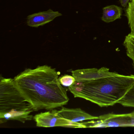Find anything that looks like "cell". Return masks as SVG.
Instances as JSON below:
<instances>
[{"label":"cell","instance_id":"obj_8","mask_svg":"<svg viewBox=\"0 0 134 134\" xmlns=\"http://www.w3.org/2000/svg\"><path fill=\"white\" fill-rule=\"evenodd\" d=\"M58 114L62 117L75 123H79L87 120H97L98 117L92 116L80 108H67L62 107L58 111Z\"/></svg>","mask_w":134,"mask_h":134},{"label":"cell","instance_id":"obj_7","mask_svg":"<svg viewBox=\"0 0 134 134\" xmlns=\"http://www.w3.org/2000/svg\"><path fill=\"white\" fill-rule=\"evenodd\" d=\"M62 15L58 12L50 9L46 11L35 13L27 17V24L29 26L37 28L49 23L57 17Z\"/></svg>","mask_w":134,"mask_h":134},{"label":"cell","instance_id":"obj_2","mask_svg":"<svg viewBox=\"0 0 134 134\" xmlns=\"http://www.w3.org/2000/svg\"><path fill=\"white\" fill-rule=\"evenodd\" d=\"M134 85V75L121 74L89 81H76L69 89L74 98L107 107L118 103Z\"/></svg>","mask_w":134,"mask_h":134},{"label":"cell","instance_id":"obj_14","mask_svg":"<svg viewBox=\"0 0 134 134\" xmlns=\"http://www.w3.org/2000/svg\"><path fill=\"white\" fill-rule=\"evenodd\" d=\"M130 0H119V2L121 5V7L125 8L127 6Z\"/></svg>","mask_w":134,"mask_h":134},{"label":"cell","instance_id":"obj_5","mask_svg":"<svg viewBox=\"0 0 134 134\" xmlns=\"http://www.w3.org/2000/svg\"><path fill=\"white\" fill-rule=\"evenodd\" d=\"M58 110H52L51 111L36 114L34 119L39 127H63L72 128H87L83 123H75L61 117L58 113Z\"/></svg>","mask_w":134,"mask_h":134},{"label":"cell","instance_id":"obj_15","mask_svg":"<svg viewBox=\"0 0 134 134\" xmlns=\"http://www.w3.org/2000/svg\"><path fill=\"white\" fill-rule=\"evenodd\" d=\"M130 1H132V2H134V0H130Z\"/></svg>","mask_w":134,"mask_h":134},{"label":"cell","instance_id":"obj_13","mask_svg":"<svg viewBox=\"0 0 134 134\" xmlns=\"http://www.w3.org/2000/svg\"><path fill=\"white\" fill-rule=\"evenodd\" d=\"M60 84L65 87H69L73 85L76 81L75 78L72 76L65 75L59 77Z\"/></svg>","mask_w":134,"mask_h":134},{"label":"cell","instance_id":"obj_11","mask_svg":"<svg viewBox=\"0 0 134 134\" xmlns=\"http://www.w3.org/2000/svg\"><path fill=\"white\" fill-rule=\"evenodd\" d=\"M125 12L131 32L134 33V2L129 1Z\"/></svg>","mask_w":134,"mask_h":134},{"label":"cell","instance_id":"obj_12","mask_svg":"<svg viewBox=\"0 0 134 134\" xmlns=\"http://www.w3.org/2000/svg\"><path fill=\"white\" fill-rule=\"evenodd\" d=\"M118 103L125 107H134V85Z\"/></svg>","mask_w":134,"mask_h":134},{"label":"cell","instance_id":"obj_6","mask_svg":"<svg viewBox=\"0 0 134 134\" xmlns=\"http://www.w3.org/2000/svg\"><path fill=\"white\" fill-rule=\"evenodd\" d=\"M76 81H89L108 77L116 76L121 74L110 71L109 69L103 67L100 69H82L71 71Z\"/></svg>","mask_w":134,"mask_h":134},{"label":"cell","instance_id":"obj_3","mask_svg":"<svg viewBox=\"0 0 134 134\" xmlns=\"http://www.w3.org/2000/svg\"><path fill=\"white\" fill-rule=\"evenodd\" d=\"M32 104L19 91L14 79L0 77V123L17 120L24 123L34 118Z\"/></svg>","mask_w":134,"mask_h":134},{"label":"cell","instance_id":"obj_10","mask_svg":"<svg viewBox=\"0 0 134 134\" xmlns=\"http://www.w3.org/2000/svg\"><path fill=\"white\" fill-rule=\"evenodd\" d=\"M123 44L127 56L131 59L134 67V33L130 32L125 37Z\"/></svg>","mask_w":134,"mask_h":134},{"label":"cell","instance_id":"obj_9","mask_svg":"<svg viewBox=\"0 0 134 134\" xmlns=\"http://www.w3.org/2000/svg\"><path fill=\"white\" fill-rule=\"evenodd\" d=\"M102 16L101 20L106 23L113 22L121 18L123 8L116 5H111L103 8Z\"/></svg>","mask_w":134,"mask_h":134},{"label":"cell","instance_id":"obj_4","mask_svg":"<svg viewBox=\"0 0 134 134\" xmlns=\"http://www.w3.org/2000/svg\"><path fill=\"white\" fill-rule=\"evenodd\" d=\"M96 120L83 123L87 128L134 127V112L124 114H108L98 116Z\"/></svg>","mask_w":134,"mask_h":134},{"label":"cell","instance_id":"obj_1","mask_svg":"<svg viewBox=\"0 0 134 134\" xmlns=\"http://www.w3.org/2000/svg\"><path fill=\"white\" fill-rule=\"evenodd\" d=\"M58 75L55 69L44 65L26 69L14 80L35 111L52 110L66 105L69 100L66 89L59 82Z\"/></svg>","mask_w":134,"mask_h":134}]
</instances>
